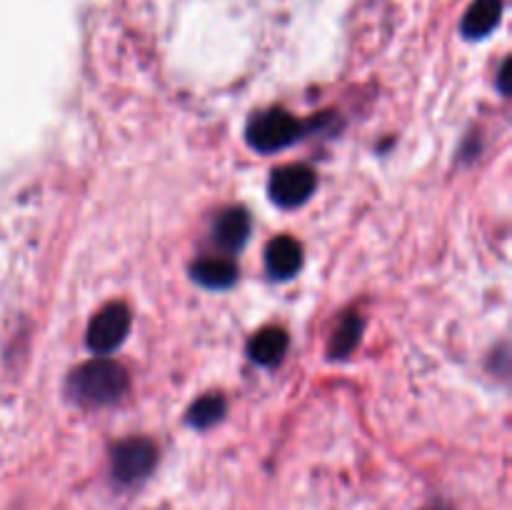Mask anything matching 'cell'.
I'll list each match as a JSON object with an SVG mask.
<instances>
[{"label": "cell", "mask_w": 512, "mask_h": 510, "mask_svg": "<svg viewBox=\"0 0 512 510\" xmlns=\"http://www.w3.org/2000/svg\"><path fill=\"white\" fill-rule=\"evenodd\" d=\"M250 235V215L243 208H228L215 220L213 238L225 253H238Z\"/></svg>", "instance_id": "52a82bcc"}, {"label": "cell", "mask_w": 512, "mask_h": 510, "mask_svg": "<svg viewBox=\"0 0 512 510\" xmlns=\"http://www.w3.org/2000/svg\"><path fill=\"white\" fill-rule=\"evenodd\" d=\"M318 188V175L308 165H283L270 173V200L280 208H298Z\"/></svg>", "instance_id": "277c9868"}, {"label": "cell", "mask_w": 512, "mask_h": 510, "mask_svg": "<svg viewBox=\"0 0 512 510\" xmlns=\"http://www.w3.org/2000/svg\"><path fill=\"white\" fill-rule=\"evenodd\" d=\"M265 268L275 280H288L298 275V270L303 268V245L290 235L270 240L265 248Z\"/></svg>", "instance_id": "8992f818"}, {"label": "cell", "mask_w": 512, "mask_h": 510, "mask_svg": "<svg viewBox=\"0 0 512 510\" xmlns=\"http://www.w3.org/2000/svg\"><path fill=\"white\" fill-rule=\"evenodd\" d=\"M500 18H503V0H475V3L465 10L460 30H463L465 38L483 40L498 28Z\"/></svg>", "instance_id": "ba28073f"}, {"label": "cell", "mask_w": 512, "mask_h": 510, "mask_svg": "<svg viewBox=\"0 0 512 510\" xmlns=\"http://www.w3.org/2000/svg\"><path fill=\"white\" fill-rule=\"evenodd\" d=\"M130 330V310L125 303H108L93 315L88 325V348L93 353H113Z\"/></svg>", "instance_id": "5b68a950"}, {"label": "cell", "mask_w": 512, "mask_h": 510, "mask_svg": "<svg viewBox=\"0 0 512 510\" xmlns=\"http://www.w3.org/2000/svg\"><path fill=\"white\" fill-rule=\"evenodd\" d=\"M223 415H225V400L220 398L218 393L203 395V398L195 400L188 410V420L200 430L213 428L215 423L223 420Z\"/></svg>", "instance_id": "7c38bea8"}, {"label": "cell", "mask_w": 512, "mask_h": 510, "mask_svg": "<svg viewBox=\"0 0 512 510\" xmlns=\"http://www.w3.org/2000/svg\"><path fill=\"white\" fill-rule=\"evenodd\" d=\"M128 385L130 380L123 365L110 358H93L70 373L68 395L78 405L98 408L123 398Z\"/></svg>", "instance_id": "6da1fadb"}, {"label": "cell", "mask_w": 512, "mask_h": 510, "mask_svg": "<svg viewBox=\"0 0 512 510\" xmlns=\"http://www.w3.org/2000/svg\"><path fill=\"white\" fill-rule=\"evenodd\" d=\"M190 275H193L195 283H200L203 288L223 290L230 288V285L238 280V265L230 258H220V255H205V258H198L190 268Z\"/></svg>", "instance_id": "9c48e42d"}, {"label": "cell", "mask_w": 512, "mask_h": 510, "mask_svg": "<svg viewBox=\"0 0 512 510\" xmlns=\"http://www.w3.org/2000/svg\"><path fill=\"white\" fill-rule=\"evenodd\" d=\"M158 465V445L143 435H133L110 450V475L118 485H138Z\"/></svg>", "instance_id": "7a4b0ae2"}, {"label": "cell", "mask_w": 512, "mask_h": 510, "mask_svg": "<svg viewBox=\"0 0 512 510\" xmlns=\"http://www.w3.org/2000/svg\"><path fill=\"white\" fill-rule=\"evenodd\" d=\"M303 135V123L283 108L260 113L248 128V143L258 153H278Z\"/></svg>", "instance_id": "3957f363"}, {"label": "cell", "mask_w": 512, "mask_h": 510, "mask_svg": "<svg viewBox=\"0 0 512 510\" xmlns=\"http://www.w3.org/2000/svg\"><path fill=\"white\" fill-rule=\"evenodd\" d=\"M360 333H363V320L355 313H348L343 318V323L335 328L333 343H330V358H345L355 350V345L360 343Z\"/></svg>", "instance_id": "8fae6325"}, {"label": "cell", "mask_w": 512, "mask_h": 510, "mask_svg": "<svg viewBox=\"0 0 512 510\" xmlns=\"http://www.w3.org/2000/svg\"><path fill=\"white\" fill-rule=\"evenodd\" d=\"M288 350V333L283 328H265L248 343V355L258 365H275Z\"/></svg>", "instance_id": "30bf717a"}]
</instances>
